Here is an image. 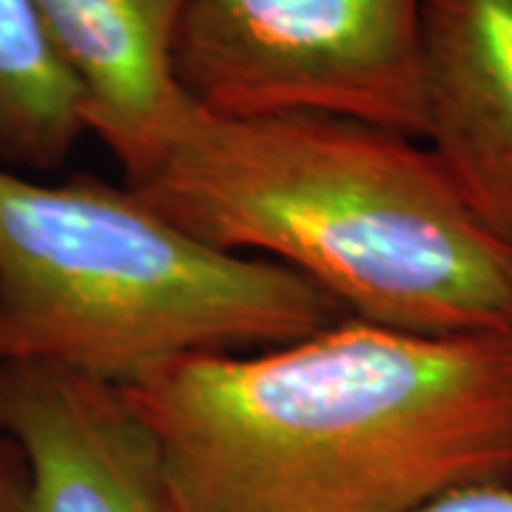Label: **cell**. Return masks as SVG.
I'll return each instance as SVG.
<instances>
[{
    "instance_id": "cell-1",
    "label": "cell",
    "mask_w": 512,
    "mask_h": 512,
    "mask_svg": "<svg viewBox=\"0 0 512 512\" xmlns=\"http://www.w3.org/2000/svg\"><path fill=\"white\" fill-rule=\"evenodd\" d=\"M123 393L177 512H419L512 481V336L348 316L276 348L171 359Z\"/></svg>"
},
{
    "instance_id": "cell-2",
    "label": "cell",
    "mask_w": 512,
    "mask_h": 512,
    "mask_svg": "<svg viewBox=\"0 0 512 512\" xmlns=\"http://www.w3.org/2000/svg\"><path fill=\"white\" fill-rule=\"evenodd\" d=\"M131 185L220 251L271 259L350 319L512 336V251L416 137L330 114H194Z\"/></svg>"
},
{
    "instance_id": "cell-3",
    "label": "cell",
    "mask_w": 512,
    "mask_h": 512,
    "mask_svg": "<svg viewBox=\"0 0 512 512\" xmlns=\"http://www.w3.org/2000/svg\"><path fill=\"white\" fill-rule=\"evenodd\" d=\"M342 319L291 268L191 237L131 185L0 165V365L123 387L171 359L276 348Z\"/></svg>"
},
{
    "instance_id": "cell-4",
    "label": "cell",
    "mask_w": 512,
    "mask_h": 512,
    "mask_svg": "<svg viewBox=\"0 0 512 512\" xmlns=\"http://www.w3.org/2000/svg\"><path fill=\"white\" fill-rule=\"evenodd\" d=\"M427 0H185L174 77L208 117L330 114L421 140Z\"/></svg>"
},
{
    "instance_id": "cell-5",
    "label": "cell",
    "mask_w": 512,
    "mask_h": 512,
    "mask_svg": "<svg viewBox=\"0 0 512 512\" xmlns=\"http://www.w3.org/2000/svg\"><path fill=\"white\" fill-rule=\"evenodd\" d=\"M0 419L26 456L32 512H177L160 444L123 387L6 362Z\"/></svg>"
},
{
    "instance_id": "cell-6",
    "label": "cell",
    "mask_w": 512,
    "mask_h": 512,
    "mask_svg": "<svg viewBox=\"0 0 512 512\" xmlns=\"http://www.w3.org/2000/svg\"><path fill=\"white\" fill-rule=\"evenodd\" d=\"M185 0H35L49 43L80 89L86 128L140 180L197 109L174 77Z\"/></svg>"
},
{
    "instance_id": "cell-7",
    "label": "cell",
    "mask_w": 512,
    "mask_h": 512,
    "mask_svg": "<svg viewBox=\"0 0 512 512\" xmlns=\"http://www.w3.org/2000/svg\"><path fill=\"white\" fill-rule=\"evenodd\" d=\"M421 143L512 251V0H427Z\"/></svg>"
},
{
    "instance_id": "cell-8",
    "label": "cell",
    "mask_w": 512,
    "mask_h": 512,
    "mask_svg": "<svg viewBox=\"0 0 512 512\" xmlns=\"http://www.w3.org/2000/svg\"><path fill=\"white\" fill-rule=\"evenodd\" d=\"M86 134L80 89L35 0H0V165L26 177L55 174Z\"/></svg>"
},
{
    "instance_id": "cell-9",
    "label": "cell",
    "mask_w": 512,
    "mask_h": 512,
    "mask_svg": "<svg viewBox=\"0 0 512 512\" xmlns=\"http://www.w3.org/2000/svg\"><path fill=\"white\" fill-rule=\"evenodd\" d=\"M0 512H32L26 456L3 419H0Z\"/></svg>"
},
{
    "instance_id": "cell-10",
    "label": "cell",
    "mask_w": 512,
    "mask_h": 512,
    "mask_svg": "<svg viewBox=\"0 0 512 512\" xmlns=\"http://www.w3.org/2000/svg\"><path fill=\"white\" fill-rule=\"evenodd\" d=\"M419 512H512V481H484L458 487L424 504Z\"/></svg>"
}]
</instances>
